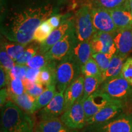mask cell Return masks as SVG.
<instances>
[{
    "label": "cell",
    "mask_w": 132,
    "mask_h": 132,
    "mask_svg": "<svg viewBox=\"0 0 132 132\" xmlns=\"http://www.w3.org/2000/svg\"><path fill=\"white\" fill-rule=\"evenodd\" d=\"M54 10L52 4L47 3L11 11L1 23V34L11 42L28 45L36 29L53 15Z\"/></svg>",
    "instance_id": "6da1fadb"
},
{
    "label": "cell",
    "mask_w": 132,
    "mask_h": 132,
    "mask_svg": "<svg viewBox=\"0 0 132 132\" xmlns=\"http://www.w3.org/2000/svg\"><path fill=\"white\" fill-rule=\"evenodd\" d=\"M3 132H34L32 118L15 103L8 100L1 111Z\"/></svg>",
    "instance_id": "7a4b0ae2"
},
{
    "label": "cell",
    "mask_w": 132,
    "mask_h": 132,
    "mask_svg": "<svg viewBox=\"0 0 132 132\" xmlns=\"http://www.w3.org/2000/svg\"><path fill=\"white\" fill-rule=\"evenodd\" d=\"M100 89L112 99L122 103L127 111L130 112L132 107V86L123 78L122 73L103 82Z\"/></svg>",
    "instance_id": "3957f363"
},
{
    "label": "cell",
    "mask_w": 132,
    "mask_h": 132,
    "mask_svg": "<svg viewBox=\"0 0 132 132\" xmlns=\"http://www.w3.org/2000/svg\"><path fill=\"white\" fill-rule=\"evenodd\" d=\"M81 73V66L70 56L57 63L56 87L57 91L64 92L68 86Z\"/></svg>",
    "instance_id": "277c9868"
},
{
    "label": "cell",
    "mask_w": 132,
    "mask_h": 132,
    "mask_svg": "<svg viewBox=\"0 0 132 132\" xmlns=\"http://www.w3.org/2000/svg\"><path fill=\"white\" fill-rule=\"evenodd\" d=\"M132 113L125 112L106 122L86 126L82 132H131Z\"/></svg>",
    "instance_id": "5b68a950"
},
{
    "label": "cell",
    "mask_w": 132,
    "mask_h": 132,
    "mask_svg": "<svg viewBox=\"0 0 132 132\" xmlns=\"http://www.w3.org/2000/svg\"><path fill=\"white\" fill-rule=\"evenodd\" d=\"M75 29L78 41L90 40L97 31L93 24L91 8L88 5L82 6L77 11Z\"/></svg>",
    "instance_id": "8992f818"
},
{
    "label": "cell",
    "mask_w": 132,
    "mask_h": 132,
    "mask_svg": "<svg viewBox=\"0 0 132 132\" xmlns=\"http://www.w3.org/2000/svg\"><path fill=\"white\" fill-rule=\"evenodd\" d=\"M77 41L75 29L74 28L54 44L45 53V55L50 61H54L57 63L70 55Z\"/></svg>",
    "instance_id": "52a82bcc"
},
{
    "label": "cell",
    "mask_w": 132,
    "mask_h": 132,
    "mask_svg": "<svg viewBox=\"0 0 132 132\" xmlns=\"http://www.w3.org/2000/svg\"><path fill=\"white\" fill-rule=\"evenodd\" d=\"M60 119L65 125L72 130H80L86 126V117L82 105V97L64 111Z\"/></svg>",
    "instance_id": "ba28073f"
},
{
    "label": "cell",
    "mask_w": 132,
    "mask_h": 132,
    "mask_svg": "<svg viewBox=\"0 0 132 132\" xmlns=\"http://www.w3.org/2000/svg\"><path fill=\"white\" fill-rule=\"evenodd\" d=\"M128 112L123 105L118 100H113L100 111L86 120L87 125L98 124L108 122L120 114Z\"/></svg>",
    "instance_id": "9c48e42d"
},
{
    "label": "cell",
    "mask_w": 132,
    "mask_h": 132,
    "mask_svg": "<svg viewBox=\"0 0 132 132\" xmlns=\"http://www.w3.org/2000/svg\"><path fill=\"white\" fill-rule=\"evenodd\" d=\"M112 100L113 99L101 89H98L92 93L82 101V105L87 119L98 113Z\"/></svg>",
    "instance_id": "30bf717a"
},
{
    "label": "cell",
    "mask_w": 132,
    "mask_h": 132,
    "mask_svg": "<svg viewBox=\"0 0 132 132\" xmlns=\"http://www.w3.org/2000/svg\"><path fill=\"white\" fill-rule=\"evenodd\" d=\"M92 53H108L114 55L117 48L114 42L112 33L97 31L90 40Z\"/></svg>",
    "instance_id": "8fae6325"
},
{
    "label": "cell",
    "mask_w": 132,
    "mask_h": 132,
    "mask_svg": "<svg viewBox=\"0 0 132 132\" xmlns=\"http://www.w3.org/2000/svg\"><path fill=\"white\" fill-rule=\"evenodd\" d=\"M90 8L93 24L97 31L113 33L118 29L109 10L100 7Z\"/></svg>",
    "instance_id": "7c38bea8"
},
{
    "label": "cell",
    "mask_w": 132,
    "mask_h": 132,
    "mask_svg": "<svg viewBox=\"0 0 132 132\" xmlns=\"http://www.w3.org/2000/svg\"><path fill=\"white\" fill-rule=\"evenodd\" d=\"M75 28V19L73 18L62 21L58 28L54 29L46 40L40 44L39 52L46 53L54 44L62 39L66 34Z\"/></svg>",
    "instance_id": "4fadbf2b"
},
{
    "label": "cell",
    "mask_w": 132,
    "mask_h": 132,
    "mask_svg": "<svg viewBox=\"0 0 132 132\" xmlns=\"http://www.w3.org/2000/svg\"><path fill=\"white\" fill-rule=\"evenodd\" d=\"M64 112V92L57 91L47 106L39 110L38 116L40 120L51 119L61 116Z\"/></svg>",
    "instance_id": "5bb4252c"
},
{
    "label": "cell",
    "mask_w": 132,
    "mask_h": 132,
    "mask_svg": "<svg viewBox=\"0 0 132 132\" xmlns=\"http://www.w3.org/2000/svg\"><path fill=\"white\" fill-rule=\"evenodd\" d=\"M112 35L117 48V53L128 56L132 52V25L118 29L112 33Z\"/></svg>",
    "instance_id": "9a60e30c"
},
{
    "label": "cell",
    "mask_w": 132,
    "mask_h": 132,
    "mask_svg": "<svg viewBox=\"0 0 132 132\" xmlns=\"http://www.w3.org/2000/svg\"><path fill=\"white\" fill-rule=\"evenodd\" d=\"M85 76L82 74L68 86L64 92V111L70 108L83 94Z\"/></svg>",
    "instance_id": "2e32d148"
},
{
    "label": "cell",
    "mask_w": 132,
    "mask_h": 132,
    "mask_svg": "<svg viewBox=\"0 0 132 132\" xmlns=\"http://www.w3.org/2000/svg\"><path fill=\"white\" fill-rule=\"evenodd\" d=\"M110 13L118 29L124 28L132 25V14L129 0L119 7L110 10Z\"/></svg>",
    "instance_id": "e0dca14e"
},
{
    "label": "cell",
    "mask_w": 132,
    "mask_h": 132,
    "mask_svg": "<svg viewBox=\"0 0 132 132\" xmlns=\"http://www.w3.org/2000/svg\"><path fill=\"white\" fill-rule=\"evenodd\" d=\"M92 50L90 40L77 41L69 56L82 66L92 57Z\"/></svg>",
    "instance_id": "ac0fdd59"
},
{
    "label": "cell",
    "mask_w": 132,
    "mask_h": 132,
    "mask_svg": "<svg viewBox=\"0 0 132 132\" xmlns=\"http://www.w3.org/2000/svg\"><path fill=\"white\" fill-rule=\"evenodd\" d=\"M127 58V56L120 55L118 53L113 56L108 68L102 73V84L121 73L123 64Z\"/></svg>",
    "instance_id": "d6986e66"
},
{
    "label": "cell",
    "mask_w": 132,
    "mask_h": 132,
    "mask_svg": "<svg viewBox=\"0 0 132 132\" xmlns=\"http://www.w3.org/2000/svg\"><path fill=\"white\" fill-rule=\"evenodd\" d=\"M36 129L40 132H77V130L70 129L58 118L40 120Z\"/></svg>",
    "instance_id": "ffe728a7"
},
{
    "label": "cell",
    "mask_w": 132,
    "mask_h": 132,
    "mask_svg": "<svg viewBox=\"0 0 132 132\" xmlns=\"http://www.w3.org/2000/svg\"><path fill=\"white\" fill-rule=\"evenodd\" d=\"M57 62L51 61L45 68L41 69L38 75L37 82L45 87L56 85Z\"/></svg>",
    "instance_id": "44dd1931"
},
{
    "label": "cell",
    "mask_w": 132,
    "mask_h": 132,
    "mask_svg": "<svg viewBox=\"0 0 132 132\" xmlns=\"http://www.w3.org/2000/svg\"><path fill=\"white\" fill-rule=\"evenodd\" d=\"M9 98L11 99L10 100L29 114L35 113L36 98L26 92L18 96L10 97Z\"/></svg>",
    "instance_id": "7402d4cb"
},
{
    "label": "cell",
    "mask_w": 132,
    "mask_h": 132,
    "mask_svg": "<svg viewBox=\"0 0 132 132\" xmlns=\"http://www.w3.org/2000/svg\"><path fill=\"white\" fill-rule=\"evenodd\" d=\"M56 88V85H52L46 87L44 92L37 98H36L35 112L40 110L50 103L57 92Z\"/></svg>",
    "instance_id": "603a6c76"
},
{
    "label": "cell",
    "mask_w": 132,
    "mask_h": 132,
    "mask_svg": "<svg viewBox=\"0 0 132 132\" xmlns=\"http://www.w3.org/2000/svg\"><path fill=\"white\" fill-rule=\"evenodd\" d=\"M102 85V79L99 77L85 76L83 94L82 95V101L99 89Z\"/></svg>",
    "instance_id": "cb8c5ba5"
},
{
    "label": "cell",
    "mask_w": 132,
    "mask_h": 132,
    "mask_svg": "<svg viewBox=\"0 0 132 132\" xmlns=\"http://www.w3.org/2000/svg\"><path fill=\"white\" fill-rule=\"evenodd\" d=\"M40 44L35 42L33 44H29L26 46L21 56L15 61V64L19 65H26L27 62L31 57L39 52Z\"/></svg>",
    "instance_id": "d4e9b609"
},
{
    "label": "cell",
    "mask_w": 132,
    "mask_h": 132,
    "mask_svg": "<svg viewBox=\"0 0 132 132\" xmlns=\"http://www.w3.org/2000/svg\"><path fill=\"white\" fill-rule=\"evenodd\" d=\"M54 29L50 25L47 20L42 22L36 29L33 36V41L39 44H42L48 37Z\"/></svg>",
    "instance_id": "484cf974"
},
{
    "label": "cell",
    "mask_w": 132,
    "mask_h": 132,
    "mask_svg": "<svg viewBox=\"0 0 132 132\" xmlns=\"http://www.w3.org/2000/svg\"><path fill=\"white\" fill-rule=\"evenodd\" d=\"M26 45L19 44V43H3L1 47L5 50L7 53L14 61L20 56L23 52L26 47Z\"/></svg>",
    "instance_id": "4316f807"
},
{
    "label": "cell",
    "mask_w": 132,
    "mask_h": 132,
    "mask_svg": "<svg viewBox=\"0 0 132 132\" xmlns=\"http://www.w3.org/2000/svg\"><path fill=\"white\" fill-rule=\"evenodd\" d=\"M50 62L45 53H42L39 52L29 59L26 65L29 68L41 70L47 67Z\"/></svg>",
    "instance_id": "83f0119b"
},
{
    "label": "cell",
    "mask_w": 132,
    "mask_h": 132,
    "mask_svg": "<svg viewBox=\"0 0 132 132\" xmlns=\"http://www.w3.org/2000/svg\"><path fill=\"white\" fill-rule=\"evenodd\" d=\"M81 74L84 76L99 77L102 79V71L92 57L81 66Z\"/></svg>",
    "instance_id": "f1b7e54d"
},
{
    "label": "cell",
    "mask_w": 132,
    "mask_h": 132,
    "mask_svg": "<svg viewBox=\"0 0 132 132\" xmlns=\"http://www.w3.org/2000/svg\"><path fill=\"white\" fill-rule=\"evenodd\" d=\"M7 88L9 97L20 95L25 92V87L23 81V80L20 78L11 79Z\"/></svg>",
    "instance_id": "f546056e"
},
{
    "label": "cell",
    "mask_w": 132,
    "mask_h": 132,
    "mask_svg": "<svg viewBox=\"0 0 132 132\" xmlns=\"http://www.w3.org/2000/svg\"><path fill=\"white\" fill-rule=\"evenodd\" d=\"M24 87H25V92L28 93L34 98H37L45 90L44 86L37 82H32L24 78L23 80Z\"/></svg>",
    "instance_id": "4dcf8cb0"
},
{
    "label": "cell",
    "mask_w": 132,
    "mask_h": 132,
    "mask_svg": "<svg viewBox=\"0 0 132 132\" xmlns=\"http://www.w3.org/2000/svg\"><path fill=\"white\" fill-rule=\"evenodd\" d=\"M126 0H91L94 7H100L107 10H113L121 6Z\"/></svg>",
    "instance_id": "1f68e13d"
},
{
    "label": "cell",
    "mask_w": 132,
    "mask_h": 132,
    "mask_svg": "<svg viewBox=\"0 0 132 132\" xmlns=\"http://www.w3.org/2000/svg\"><path fill=\"white\" fill-rule=\"evenodd\" d=\"M113 56V55L110 54L102 53H92V57L97 62L100 70L102 71V73L108 68Z\"/></svg>",
    "instance_id": "d6a6232c"
},
{
    "label": "cell",
    "mask_w": 132,
    "mask_h": 132,
    "mask_svg": "<svg viewBox=\"0 0 132 132\" xmlns=\"http://www.w3.org/2000/svg\"><path fill=\"white\" fill-rule=\"evenodd\" d=\"M0 62L1 67H3L8 72H9L15 65L14 61L9 56V54L2 47H1L0 51Z\"/></svg>",
    "instance_id": "836d02e7"
},
{
    "label": "cell",
    "mask_w": 132,
    "mask_h": 132,
    "mask_svg": "<svg viewBox=\"0 0 132 132\" xmlns=\"http://www.w3.org/2000/svg\"><path fill=\"white\" fill-rule=\"evenodd\" d=\"M28 68L26 65H19L15 64L13 68L9 72L11 79L20 78L23 80L25 78V75L27 69Z\"/></svg>",
    "instance_id": "e575fe53"
},
{
    "label": "cell",
    "mask_w": 132,
    "mask_h": 132,
    "mask_svg": "<svg viewBox=\"0 0 132 132\" xmlns=\"http://www.w3.org/2000/svg\"><path fill=\"white\" fill-rule=\"evenodd\" d=\"M122 75L128 83L132 86V57H129L127 58L123 64Z\"/></svg>",
    "instance_id": "d590c367"
},
{
    "label": "cell",
    "mask_w": 132,
    "mask_h": 132,
    "mask_svg": "<svg viewBox=\"0 0 132 132\" xmlns=\"http://www.w3.org/2000/svg\"><path fill=\"white\" fill-rule=\"evenodd\" d=\"M11 77L7 71H6L3 67H0V87L1 89L4 88L9 85Z\"/></svg>",
    "instance_id": "8d00e7d4"
},
{
    "label": "cell",
    "mask_w": 132,
    "mask_h": 132,
    "mask_svg": "<svg viewBox=\"0 0 132 132\" xmlns=\"http://www.w3.org/2000/svg\"><path fill=\"white\" fill-rule=\"evenodd\" d=\"M61 20L62 15H53L52 16H50L47 20V21L50 24V25L52 26V28L55 29L57 28H58L61 24L62 22L61 21Z\"/></svg>",
    "instance_id": "74e56055"
},
{
    "label": "cell",
    "mask_w": 132,
    "mask_h": 132,
    "mask_svg": "<svg viewBox=\"0 0 132 132\" xmlns=\"http://www.w3.org/2000/svg\"><path fill=\"white\" fill-rule=\"evenodd\" d=\"M40 70H37V69H31L28 67L26 71L25 79L27 80L30 81L32 82H37V77L39 75V72Z\"/></svg>",
    "instance_id": "f35d334b"
},
{
    "label": "cell",
    "mask_w": 132,
    "mask_h": 132,
    "mask_svg": "<svg viewBox=\"0 0 132 132\" xmlns=\"http://www.w3.org/2000/svg\"><path fill=\"white\" fill-rule=\"evenodd\" d=\"M8 97H9V94L7 87L1 89V92H0V105H1V108H3L6 102L8 101Z\"/></svg>",
    "instance_id": "ab89813d"
},
{
    "label": "cell",
    "mask_w": 132,
    "mask_h": 132,
    "mask_svg": "<svg viewBox=\"0 0 132 132\" xmlns=\"http://www.w3.org/2000/svg\"><path fill=\"white\" fill-rule=\"evenodd\" d=\"M130 2V9H131V14H132V0H129Z\"/></svg>",
    "instance_id": "60d3db41"
},
{
    "label": "cell",
    "mask_w": 132,
    "mask_h": 132,
    "mask_svg": "<svg viewBox=\"0 0 132 132\" xmlns=\"http://www.w3.org/2000/svg\"><path fill=\"white\" fill-rule=\"evenodd\" d=\"M34 132H40V131H38V130H36V129H35V131H34Z\"/></svg>",
    "instance_id": "b9f144b4"
},
{
    "label": "cell",
    "mask_w": 132,
    "mask_h": 132,
    "mask_svg": "<svg viewBox=\"0 0 132 132\" xmlns=\"http://www.w3.org/2000/svg\"><path fill=\"white\" fill-rule=\"evenodd\" d=\"M69 1H73V0H69Z\"/></svg>",
    "instance_id": "7bdbcfd3"
},
{
    "label": "cell",
    "mask_w": 132,
    "mask_h": 132,
    "mask_svg": "<svg viewBox=\"0 0 132 132\" xmlns=\"http://www.w3.org/2000/svg\"><path fill=\"white\" fill-rule=\"evenodd\" d=\"M131 132H132V131H131Z\"/></svg>",
    "instance_id": "ee69618b"
}]
</instances>
